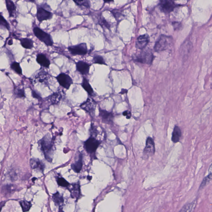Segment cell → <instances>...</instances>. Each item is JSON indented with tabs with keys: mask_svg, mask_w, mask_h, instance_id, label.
I'll return each mask as SVG.
<instances>
[{
	"mask_svg": "<svg viewBox=\"0 0 212 212\" xmlns=\"http://www.w3.org/2000/svg\"><path fill=\"white\" fill-rule=\"evenodd\" d=\"M62 98V96L60 93L56 92L49 96L48 98V100L50 101L51 105H56L59 103Z\"/></svg>",
	"mask_w": 212,
	"mask_h": 212,
	"instance_id": "cb8c5ba5",
	"label": "cell"
},
{
	"mask_svg": "<svg viewBox=\"0 0 212 212\" xmlns=\"http://www.w3.org/2000/svg\"><path fill=\"white\" fill-rule=\"evenodd\" d=\"M36 61L42 67L48 68L50 65V62L44 54L39 53L37 56Z\"/></svg>",
	"mask_w": 212,
	"mask_h": 212,
	"instance_id": "2e32d148",
	"label": "cell"
},
{
	"mask_svg": "<svg viewBox=\"0 0 212 212\" xmlns=\"http://www.w3.org/2000/svg\"><path fill=\"white\" fill-rule=\"evenodd\" d=\"M81 85L85 90L88 93L89 95H90V96H93L94 95V91H93V89H92L90 85L89 84V82L85 78H83Z\"/></svg>",
	"mask_w": 212,
	"mask_h": 212,
	"instance_id": "7402d4cb",
	"label": "cell"
},
{
	"mask_svg": "<svg viewBox=\"0 0 212 212\" xmlns=\"http://www.w3.org/2000/svg\"><path fill=\"white\" fill-rule=\"evenodd\" d=\"M57 182L59 186L63 187H67L69 185V182L63 178H58L57 179Z\"/></svg>",
	"mask_w": 212,
	"mask_h": 212,
	"instance_id": "4dcf8cb0",
	"label": "cell"
},
{
	"mask_svg": "<svg viewBox=\"0 0 212 212\" xmlns=\"http://www.w3.org/2000/svg\"><path fill=\"white\" fill-rule=\"evenodd\" d=\"M154 56L150 50L143 49L136 57L135 61L143 64H151L153 61Z\"/></svg>",
	"mask_w": 212,
	"mask_h": 212,
	"instance_id": "8992f818",
	"label": "cell"
},
{
	"mask_svg": "<svg viewBox=\"0 0 212 212\" xmlns=\"http://www.w3.org/2000/svg\"><path fill=\"white\" fill-rule=\"evenodd\" d=\"M173 24L175 30L179 29L181 26V24L179 22H173Z\"/></svg>",
	"mask_w": 212,
	"mask_h": 212,
	"instance_id": "d590c367",
	"label": "cell"
},
{
	"mask_svg": "<svg viewBox=\"0 0 212 212\" xmlns=\"http://www.w3.org/2000/svg\"><path fill=\"white\" fill-rule=\"evenodd\" d=\"M48 78L47 73L44 69H41L37 73L35 76V80L40 82H43L46 81Z\"/></svg>",
	"mask_w": 212,
	"mask_h": 212,
	"instance_id": "ffe728a7",
	"label": "cell"
},
{
	"mask_svg": "<svg viewBox=\"0 0 212 212\" xmlns=\"http://www.w3.org/2000/svg\"><path fill=\"white\" fill-rule=\"evenodd\" d=\"M6 4L9 15V17H14L16 9L14 3L10 0H6Z\"/></svg>",
	"mask_w": 212,
	"mask_h": 212,
	"instance_id": "d6986e66",
	"label": "cell"
},
{
	"mask_svg": "<svg viewBox=\"0 0 212 212\" xmlns=\"http://www.w3.org/2000/svg\"><path fill=\"white\" fill-rule=\"evenodd\" d=\"M83 156L82 154L81 153H79L78 154V157L77 160L75 161L74 163L72 164L71 167L72 169L76 173H79L80 172L82 168L83 165Z\"/></svg>",
	"mask_w": 212,
	"mask_h": 212,
	"instance_id": "9a60e30c",
	"label": "cell"
},
{
	"mask_svg": "<svg viewBox=\"0 0 212 212\" xmlns=\"http://www.w3.org/2000/svg\"><path fill=\"white\" fill-rule=\"evenodd\" d=\"M182 136V131L178 126H175L174 128L172 134V141L174 143L179 141Z\"/></svg>",
	"mask_w": 212,
	"mask_h": 212,
	"instance_id": "ac0fdd59",
	"label": "cell"
},
{
	"mask_svg": "<svg viewBox=\"0 0 212 212\" xmlns=\"http://www.w3.org/2000/svg\"><path fill=\"white\" fill-rule=\"evenodd\" d=\"M71 197L73 198H78L80 194V187L78 184H73L70 190Z\"/></svg>",
	"mask_w": 212,
	"mask_h": 212,
	"instance_id": "603a6c76",
	"label": "cell"
},
{
	"mask_svg": "<svg viewBox=\"0 0 212 212\" xmlns=\"http://www.w3.org/2000/svg\"><path fill=\"white\" fill-rule=\"evenodd\" d=\"M1 26H3V27H5L8 30H9V25L6 20L5 19L4 17H3L1 14Z\"/></svg>",
	"mask_w": 212,
	"mask_h": 212,
	"instance_id": "d6a6232c",
	"label": "cell"
},
{
	"mask_svg": "<svg viewBox=\"0 0 212 212\" xmlns=\"http://www.w3.org/2000/svg\"><path fill=\"white\" fill-rule=\"evenodd\" d=\"M193 205L192 203L186 204L184 206L179 212H191L193 208Z\"/></svg>",
	"mask_w": 212,
	"mask_h": 212,
	"instance_id": "f546056e",
	"label": "cell"
},
{
	"mask_svg": "<svg viewBox=\"0 0 212 212\" xmlns=\"http://www.w3.org/2000/svg\"><path fill=\"white\" fill-rule=\"evenodd\" d=\"M96 106V102L91 98H88L85 102L81 104L80 107L88 112L92 117H94Z\"/></svg>",
	"mask_w": 212,
	"mask_h": 212,
	"instance_id": "9c48e42d",
	"label": "cell"
},
{
	"mask_svg": "<svg viewBox=\"0 0 212 212\" xmlns=\"http://www.w3.org/2000/svg\"><path fill=\"white\" fill-rule=\"evenodd\" d=\"M12 43H13V42H12V40H9L8 42V45H11L12 44Z\"/></svg>",
	"mask_w": 212,
	"mask_h": 212,
	"instance_id": "f35d334b",
	"label": "cell"
},
{
	"mask_svg": "<svg viewBox=\"0 0 212 212\" xmlns=\"http://www.w3.org/2000/svg\"><path fill=\"white\" fill-rule=\"evenodd\" d=\"M155 145L154 140L151 137H148L146 141L145 146L143 154V159H148L153 156L155 153Z\"/></svg>",
	"mask_w": 212,
	"mask_h": 212,
	"instance_id": "5b68a950",
	"label": "cell"
},
{
	"mask_svg": "<svg viewBox=\"0 0 212 212\" xmlns=\"http://www.w3.org/2000/svg\"><path fill=\"white\" fill-rule=\"evenodd\" d=\"M33 31L37 38L42 42L44 43L47 46H52L53 45V42L49 34L37 27L34 28Z\"/></svg>",
	"mask_w": 212,
	"mask_h": 212,
	"instance_id": "3957f363",
	"label": "cell"
},
{
	"mask_svg": "<svg viewBox=\"0 0 212 212\" xmlns=\"http://www.w3.org/2000/svg\"><path fill=\"white\" fill-rule=\"evenodd\" d=\"M123 116H126V118L129 119L131 116V112L129 111H125L123 113Z\"/></svg>",
	"mask_w": 212,
	"mask_h": 212,
	"instance_id": "e575fe53",
	"label": "cell"
},
{
	"mask_svg": "<svg viewBox=\"0 0 212 212\" xmlns=\"http://www.w3.org/2000/svg\"><path fill=\"white\" fill-rule=\"evenodd\" d=\"M90 135L91 137H94L95 138L98 135V131H97V128H95V126L93 124H91V127L90 129Z\"/></svg>",
	"mask_w": 212,
	"mask_h": 212,
	"instance_id": "836d02e7",
	"label": "cell"
},
{
	"mask_svg": "<svg viewBox=\"0 0 212 212\" xmlns=\"http://www.w3.org/2000/svg\"><path fill=\"white\" fill-rule=\"evenodd\" d=\"M20 41L22 47L26 49H31L34 47L33 42L30 39L21 38Z\"/></svg>",
	"mask_w": 212,
	"mask_h": 212,
	"instance_id": "44dd1931",
	"label": "cell"
},
{
	"mask_svg": "<svg viewBox=\"0 0 212 212\" xmlns=\"http://www.w3.org/2000/svg\"><path fill=\"white\" fill-rule=\"evenodd\" d=\"M101 144V142L96 138L90 136L84 143V148L87 152L90 154L95 155L97 149Z\"/></svg>",
	"mask_w": 212,
	"mask_h": 212,
	"instance_id": "277c9868",
	"label": "cell"
},
{
	"mask_svg": "<svg viewBox=\"0 0 212 212\" xmlns=\"http://www.w3.org/2000/svg\"><path fill=\"white\" fill-rule=\"evenodd\" d=\"M32 94H33V97H34V98H40L39 95H38L36 92H35L34 91H33L32 92Z\"/></svg>",
	"mask_w": 212,
	"mask_h": 212,
	"instance_id": "74e56055",
	"label": "cell"
},
{
	"mask_svg": "<svg viewBox=\"0 0 212 212\" xmlns=\"http://www.w3.org/2000/svg\"><path fill=\"white\" fill-rule=\"evenodd\" d=\"M149 41V37L147 34L140 36L136 42V47L138 49L143 50L148 44Z\"/></svg>",
	"mask_w": 212,
	"mask_h": 212,
	"instance_id": "4fadbf2b",
	"label": "cell"
},
{
	"mask_svg": "<svg viewBox=\"0 0 212 212\" xmlns=\"http://www.w3.org/2000/svg\"><path fill=\"white\" fill-rule=\"evenodd\" d=\"M68 49L71 54L73 56H83L86 54L88 52L86 44L85 43H82L75 46H69Z\"/></svg>",
	"mask_w": 212,
	"mask_h": 212,
	"instance_id": "52a82bcc",
	"label": "cell"
},
{
	"mask_svg": "<svg viewBox=\"0 0 212 212\" xmlns=\"http://www.w3.org/2000/svg\"><path fill=\"white\" fill-rule=\"evenodd\" d=\"M99 116L102 122L105 124L111 125L113 123L114 115L111 112L107 111L105 109H99Z\"/></svg>",
	"mask_w": 212,
	"mask_h": 212,
	"instance_id": "30bf717a",
	"label": "cell"
},
{
	"mask_svg": "<svg viewBox=\"0 0 212 212\" xmlns=\"http://www.w3.org/2000/svg\"><path fill=\"white\" fill-rule=\"evenodd\" d=\"M53 14L51 12L45 9L42 7H38L37 8V17L40 22L52 18Z\"/></svg>",
	"mask_w": 212,
	"mask_h": 212,
	"instance_id": "7c38bea8",
	"label": "cell"
},
{
	"mask_svg": "<svg viewBox=\"0 0 212 212\" xmlns=\"http://www.w3.org/2000/svg\"><path fill=\"white\" fill-rule=\"evenodd\" d=\"M77 71L83 75H87L89 73L90 65L83 61H79L76 64Z\"/></svg>",
	"mask_w": 212,
	"mask_h": 212,
	"instance_id": "5bb4252c",
	"label": "cell"
},
{
	"mask_svg": "<svg viewBox=\"0 0 212 212\" xmlns=\"http://www.w3.org/2000/svg\"><path fill=\"white\" fill-rule=\"evenodd\" d=\"M39 145L48 162H51L54 152V141L50 134H47L39 141Z\"/></svg>",
	"mask_w": 212,
	"mask_h": 212,
	"instance_id": "6da1fadb",
	"label": "cell"
},
{
	"mask_svg": "<svg viewBox=\"0 0 212 212\" xmlns=\"http://www.w3.org/2000/svg\"><path fill=\"white\" fill-rule=\"evenodd\" d=\"M14 93L17 98H25V91L24 88L16 87L14 89Z\"/></svg>",
	"mask_w": 212,
	"mask_h": 212,
	"instance_id": "4316f807",
	"label": "cell"
},
{
	"mask_svg": "<svg viewBox=\"0 0 212 212\" xmlns=\"http://www.w3.org/2000/svg\"><path fill=\"white\" fill-rule=\"evenodd\" d=\"M30 163L31 168L33 169L39 168L42 171L44 170V164L39 159L35 158H32L30 160Z\"/></svg>",
	"mask_w": 212,
	"mask_h": 212,
	"instance_id": "e0dca14e",
	"label": "cell"
},
{
	"mask_svg": "<svg viewBox=\"0 0 212 212\" xmlns=\"http://www.w3.org/2000/svg\"><path fill=\"white\" fill-rule=\"evenodd\" d=\"M173 42L172 37L162 35L159 37L154 44V50L156 52H161L166 50L170 47Z\"/></svg>",
	"mask_w": 212,
	"mask_h": 212,
	"instance_id": "7a4b0ae2",
	"label": "cell"
},
{
	"mask_svg": "<svg viewBox=\"0 0 212 212\" xmlns=\"http://www.w3.org/2000/svg\"><path fill=\"white\" fill-rule=\"evenodd\" d=\"M53 201L57 205H60L64 203V198L63 196L59 194V193H56L53 195Z\"/></svg>",
	"mask_w": 212,
	"mask_h": 212,
	"instance_id": "484cf974",
	"label": "cell"
},
{
	"mask_svg": "<svg viewBox=\"0 0 212 212\" xmlns=\"http://www.w3.org/2000/svg\"><path fill=\"white\" fill-rule=\"evenodd\" d=\"M159 8L165 13H169L174 10L176 7L175 2L170 0L161 1L159 3Z\"/></svg>",
	"mask_w": 212,
	"mask_h": 212,
	"instance_id": "8fae6325",
	"label": "cell"
},
{
	"mask_svg": "<svg viewBox=\"0 0 212 212\" xmlns=\"http://www.w3.org/2000/svg\"><path fill=\"white\" fill-rule=\"evenodd\" d=\"M20 204L22 207L23 212L28 211L32 206L30 202L26 201H22L20 202Z\"/></svg>",
	"mask_w": 212,
	"mask_h": 212,
	"instance_id": "83f0119b",
	"label": "cell"
},
{
	"mask_svg": "<svg viewBox=\"0 0 212 212\" xmlns=\"http://www.w3.org/2000/svg\"><path fill=\"white\" fill-rule=\"evenodd\" d=\"M93 61L95 64H105V62L103 57L98 56V55L94 56V58H93Z\"/></svg>",
	"mask_w": 212,
	"mask_h": 212,
	"instance_id": "1f68e13d",
	"label": "cell"
},
{
	"mask_svg": "<svg viewBox=\"0 0 212 212\" xmlns=\"http://www.w3.org/2000/svg\"><path fill=\"white\" fill-rule=\"evenodd\" d=\"M59 212H64V211H59Z\"/></svg>",
	"mask_w": 212,
	"mask_h": 212,
	"instance_id": "ab89813d",
	"label": "cell"
},
{
	"mask_svg": "<svg viewBox=\"0 0 212 212\" xmlns=\"http://www.w3.org/2000/svg\"><path fill=\"white\" fill-rule=\"evenodd\" d=\"M59 84L62 87L68 89L73 83L72 79L69 76L64 73H61L56 77Z\"/></svg>",
	"mask_w": 212,
	"mask_h": 212,
	"instance_id": "ba28073f",
	"label": "cell"
},
{
	"mask_svg": "<svg viewBox=\"0 0 212 212\" xmlns=\"http://www.w3.org/2000/svg\"><path fill=\"white\" fill-rule=\"evenodd\" d=\"M77 5L79 6H83L86 8H89L90 6V1H73Z\"/></svg>",
	"mask_w": 212,
	"mask_h": 212,
	"instance_id": "f1b7e54d",
	"label": "cell"
},
{
	"mask_svg": "<svg viewBox=\"0 0 212 212\" xmlns=\"http://www.w3.org/2000/svg\"><path fill=\"white\" fill-rule=\"evenodd\" d=\"M209 175L207 176L209 177L210 179L211 180L212 179V163L211 165H210L209 168Z\"/></svg>",
	"mask_w": 212,
	"mask_h": 212,
	"instance_id": "8d00e7d4",
	"label": "cell"
},
{
	"mask_svg": "<svg viewBox=\"0 0 212 212\" xmlns=\"http://www.w3.org/2000/svg\"><path fill=\"white\" fill-rule=\"evenodd\" d=\"M10 68L17 74L20 75L22 74V69H21L20 64L19 63H17V62H13L10 65Z\"/></svg>",
	"mask_w": 212,
	"mask_h": 212,
	"instance_id": "d4e9b609",
	"label": "cell"
}]
</instances>
